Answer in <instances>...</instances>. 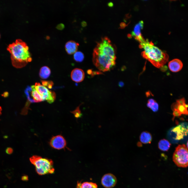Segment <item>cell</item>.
<instances>
[{"label": "cell", "instance_id": "cell-1", "mask_svg": "<svg viewBox=\"0 0 188 188\" xmlns=\"http://www.w3.org/2000/svg\"><path fill=\"white\" fill-rule=\"evenodd\" d=\"M115 50L110 40L107 37L98 42L93 50V62L99 70L110 71L115 65Z\"/></svg>", "mask_w": 188, "mask_h": 188}, {"label": "cell", "instance_id": "cell-2", "mask_svg": "<svg viewBox=\"0 0 188 188\" xmlns=\"http://www.w3.org/2000/svg\"><path fill=\"white\" fill-rule=\"evenodd\" d=\"M7 49L11 54L12 64L16 68L24 67L32 60L28 46L21 39H17L9 44Z\"/></svg>", "mask_w": 188, "mask_h": 188}, {"label": "cell", "instance_id": "cell-3", "mask_svg": "<svg viewBox=\"0 0 188 188\" xmlns=\"http://www.w3.org/2000/svg\"><path fill=\"white\" fill-rule=\"evenodd\" d=\"M139 46L144 50L141 54L142 56L156 67L160 68L162 67L168 60L167 54L154 45L152 42L148 40L145 39L140 43Z\"/></svg>", "mask_w": 188, "mask_h": 188}, {"label": "cell", "instance_id": "cell-4", "mask_svg": "<svg viewBox=\"0 0 188 188\" xmlns=\"http://www.w3.org/2000/svg\"><path fill=\"white\" fill-rule=\"evenodd\" d=\"M30 160L35 166L36 171L39 175H43L54 173L55 169L52 160L35 155L31 157Z\"/></svg>", "mask_w": 188, "mask_h": 188}, {"label": "cell", "instance_id": "cell-5", "mask_svg": "<svg viewBox=\"0 0 188 188\" xmlns=\"http://www.w3.org/2000/svg\"><path fill=\"white\" fill-rule=\"evenodd\" d=\"M173 160L178 167H188V149L185 144L179 145L176 148Z\"/></svg>", "mask_w": 188, "mask_h": 188}, {"label": "cell", "instance_id": "cell-6", "mask_svg": "<svg viewBox=\"0 0 188 188\" xmlns=\"http://www.w3.org/2000/svg\"><path fill=\"white\" fill-rule=\"evenodd\" d=\"M34 86L43 101L46 100L50 103L54 102L56 97L54 92L49 90L47 87L39 83H36Z\"/></svg>", "mask_w": 188, "mask_h": 188}, {"label": "cell", "instance_id": "cell-7", "mask_svg": "<svg viewBox=\"0 0 188 188\" xmlns=\"http://www.w3.org/2000/svg\"><path fill=\"white\" fill-rule=\"evenodd\" d=\"M185 101L184 98H182L177 100L172 105L174 117L179 116L182 114L188 115V105L185 103Z\"/></svg>", "mask_w": 188, "mask_h": 188}, {"label": "cell", "instance_id": "cell-8", "mask_svg": "<svg viewBox=\"0 0 188 188\" xmlns=\"http://www.w3.org/2000/svg\"><path fill=\"white\" fill-rule=\"evenodd\" d=\"M49 143L50 146L52 148L58 150L64 149L67 145L65 139L61 135L52 137Z\"/></svg>", "mask_w": 188, "mask_h": 188}, {"label": "cell", "instance_id": "cell-9", "mask_svg": "<svg viewBox=\"0 0 188 188\" xmlns=\"http://www.w3.org/2000/svg\"><path fill=\"white\" fill-rule=\"evenodd\" d=\"M144 22L143 21H140L135 25L133 31L131 34H128V37L130 38L133 37L139 43L143 42L145 39L142 36L141 33V30L143 27Z\"/></svg>", "mask_w": 188, "mask_h": 188}, {"label": "cell", "instance_id": "cell-10", "mask_svg": "<svg viewBox=\"0 0 188 188\" xmlns=\"http://www.w3.org/2000/svg\"><path fill=\"white\" fill-rule=\"evenodd\" d=\"M117 182L115 176L112 174H105L102 177L101 180L102 185L106 188H111L114 187Z\"/></svg>", "mask_w": 188, "mask_h": 188}, {"label": "cell", "instance_id": "cell-11", "mask_svg": "<svg viewBox=\"0 0 188 188\" xmlns=\"http://www.w3.org/2000/svg\"><path fill=\"white\" fill-rule=\"evenodd\" d=\"M176 134L175 139L179 140L182 139L188 133V125L182 123L173 128L171 130Z\"/></svg>", "mask_w": 188, "mask_h": 188}, {"label": "cell", "instance_id": "cell-12", "mask_svg": "<svg viewBox=\"0 0 188 188\" xmlns=\"http://www.w3.org/2000/svg\"><path fill=\"white\" fill-rule=\"evenodd\" d=\"M85 73L81 69L76 68L73 69L71 73V77L74 81L79 83L82 81L85 78Z\"/></svg>", "mask_w": 188, "mask_h": 188}, {"label": "cell", "instance_id": "cell-13", "mask_svg": "<svg viewBox=\"0 0 188 188\" xmlns=\"http://www.w3.org/2000/svg\"><path fill=\"white\" fill-rule=\"evenodd\" d=\"M169 69L172 72H176L180 71L183 67V64L179 59L175 58L171 60L168 64Z\"/></svg>", "mask_w": 188, "mask_h": 188}, {"label": "cell", "instance_id": "cell-14", "mask_svg": "<svg viewBox=\"0 0 188 188\" xmlns=\"http://www.w3.org/2000/svg\"><path fill=\"white\" fill-rule=\"evenodd\" d=\"M79 45L78 43L74 41H69L67 42L65 44V50L68 54H74L77 51Z\"/></svg>", "mask_w": 188, "mask_h": 188}, {"label": "cell", "instance_id": "cell-15", "mask_svg": "<svg viewBox=\"0 0 188 188\" xmlns=\"http://www.w3.org/2000/svg\"><path fill=\"white\" fill-rule=\"evenodd\" d=\"M31 94L34 102H39L43 101L41 95L36 89L34 85H32L31 87Z\"/></svg>", "mask_w": 188, "mask_h": 188}, {"label": "cell", "instance_id": "cell-16", "mask_svg": "<svg viewBox=\"0 0 188 188\" xmlns=\"http://www.w3.org/2000/svg\"><path fill=\"white\" fill-rule=\"evenodd\" d=\"M140 142L143 143H150L152 140V136L148 132H143L140 135Z\"/></svg>", "mask_w": 188, "mask_h": 188}, {"label": "cell", "instance_id": "cell-17", "mask_svg": "<svg viewBox=\"0 0 188 188\" xmlns=\"http://www.w3.org/2000/svg\"><path fill=\"white\" fill-rule=\"evenodd\" d=\"M51 74L50 69L47 66H44L41 68L39 73L40 77L43 79H46L50 76Z\"/></svg>", "mask_w": 188, "mask_h": 188}, {"label": "cell", "instance_id": "cell-18", "mask_svg": "<svg viewBox=\"0 0 188 188\" xmlns=\"http://www.w3.org/2000/svg\"><path fill=\"white\" fill-rule=\"evenodd\" d=\"M158 147L161 150L163 151H167L169 149L171 144L166 139H162L160 140L158 143Z\"/></svg>", "mask_w": 188, "mask_h": 188}, {"label": "cell", "instance_id": "cell-19", "mask_svg": "<svg viewBox=\"0 0 188 188\" xmlns=\"http://www.w3.org/2000/svg\"><path fill=\"white\" fill-rule=\"evenodd\" d=\"M147 106L154 112H157L158 110V105L153 99H150L148 100Z\"/></svg>", "mask_w": 188, "mask_h": 188}, {"label": "cell", "instance_id": "cell-20", "mask_svg": "<svg viewBox=\"0 0 188 188\" xmlns=\"http://www.w3.org/2000/svg\"><path fill=\"white\" fill-rule=\"evenodd\" d=\"M80 188H98L97 184L92 182H85L79 185Z\"/></svg>", "mask_w": 188, "mask_h": 188}, {"label": "cell", "instance_id": "cell-21", "mask_svg": "<svg viewBox=\"0 0 188 188\" xmlns=\"http://www.w3.org/2000/svg\"><path fill=\"white\" fill-rule=\"evenodd\" d=\"M73 58L76 61L81 62L84 60V55L81 52L77 51L74 54Z\"/></svg>", "mask_w": 188, "mask_h": 188}, {"label": "cell", "instance_id": "cell-22", "mask_svg": "<svg viewBox=\"0 0 188 188\" xmlns=\"http://www.w3.org/2000/svg\"><path fill=\"white\" fill-rule=\"evenodd\" d=\"M74 115L75 117L77 118L81 117V114L79 109V106L78 107L74 110L71 111Z\"/></svg>", "mask_w": 188, "mask_h": 188}, {"label": "cell", "instance_id": "cell-23", "mask_svg": "<svg viewBox=\"0 0 188 188\" xmlns=\"http://www.w3.org/2000/svg\"><path fill=\"white\" fill-rule=\"evenodd\" d=\"M42 82L43 86L50 89L51 88L53 85L52 81L43 80L42 81Z\"/></svg>", "mask_w": 188, "mask_h": 188}, {"label": "cell", "instance_id": "cell-24", "mask_svg": "<svg viewBox=\"0 0 188 188\" xmlns=\"http://www.w3.org/2000/svg\"><path fill=\"white\" fill-rule=\"evenodd\" d=\"M13 149L10 147L7 148L6 150V152L8 154H10L13 152Z\"/></svg>", "mask_w": 188, "mask_h": 188}, {"label": "cell", "instance_id": "cell-25", "mask_svg": "<svg viewBox=\"0 0 188 188\" xmlns=\"http://www.w3.org/2000/svg\"><path fill=\"white\" fill-rule=\"evenodd\" d=\"M81 24L83 27H85L87 25V23L86 21H83L81 22Z\"/></svg>", "mask_w": 188, "mask_h": 188}, {"label": "cell", "instance_id": "cell-26", "mask_svg": "<svg viewBox=\"0 0 188 188\" xmlns=\"http://www.w3.org/2000/svg\"><path fill=\"white\" fill-rule=\"evenodd\" d=\"M27 176L26 175L23 176L22 177L21 179L23 180H27Z\"/></svg>", "mask_w": 188, "mask_h": 188}, {"label": "cell", "instance_id": "cell-27", "mask_svg": "<svg viewBox=\"0 0 188 188\" xmlns=\"http://www.w3.org/2000/svg\"><path fill=\"white\" fill-rule=\"evenodd\" d=\"M108 5L109 6L112 7L113 6V3L111 2H110L108 3Z\"/></svg>", "mask_w": 188, "mask_h": 188}, {"label": "cell", "instance_id": "cell-28", "mask_svg": "<svg viewBox=\"0 0 188 188\" xmlns=\"http://www.w3.org/2000/svg\"><path fill=\"white\" fill-rule=\"evenodd\" d=\"M124 84L122 82H119V86L121 87H122L124 85Z\"/></svg>", "mask_w": 188, "mask_h": 188}, {"label": "cell", "instance_id": "cell-29", "mask_svg": "<svg viewBox=\"0 0 188 188\" xmlns=\"http://www.w3.org/2000/svg\"><path fill=\"white\" fill-rule=\"evenodd\" d=\"M2 109L1 107L0 106V115H1L2 114Z\"/></svg>", "mask_w": 188, "mask_h": 188}, {"label": "cell", "instance_id": "cell-30", "mask_svg": "<svg viewBox=\"0 0 188 188\" xmlns=\"http://www.w3.org/2000/svg\"><path fill=\"white\" fill-rule=\"evenodd\" d=\"M187 147L188 149V141H187Z\"/></svg>", "mask_w": 188, "mask_h": 188}, {"label": "cell", "instance_id": "cell-31", "mask_svg": "<svg viewBox=\"0 0 188 188\" xmlns=\"http://www.w3.org/2000/svg\"></svg>", "mask_w": 188, "mask_h": 188}]
</instances>
